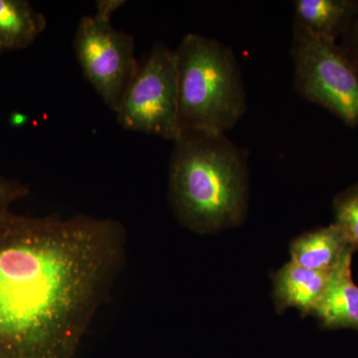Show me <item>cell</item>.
I'll list each match as a JSON object with an SVG mask.
<instances>
[{
    "mask_svg": "<svg viewBox=\"0 0 358 358\" xmlns=\"http://www.w3.org/2000/svg\"><path fill=\"white\" fill-rule=\"evenodd\" d=\"M127 246L115 219L0 209V358H75Z\"/></svg>",
    "mask_w": 358,
    "mask_h": 358,
    "instance_id": "6da1fadb",
    "label": "cell"
},
{
    "mask_svg": "<svg viewBox=\"0 0 358 358\" xmlns=\"http://www.w3.org/2000/svg\"><path fill=\"white\" fill-rule=\"evenodd\" d=\"M169 162V200L182 225L216 232L244 220L249 152L226 134L181 131Z\"/></svg>",
    "mask_w": 358,
    "mask_h": 358,
    "instance_id": "7a4b0ae2",
    "label": "cell"
},
{
    "mask_svg": "<svg viewBox=\"0 0 358 358\" xmlns=\"http://www.w3.org/2000/svg\"><path fill=\"white\" fill-rule=\"evenodd\" d=\"M174 56L181 131L226 134L248 109L234 52L217 40L189 33Z\"/></svg>",
    "mask_w": 358,
    "mask_h": 358,
    "instance_id": "3957f363",
    "label": "cell"
},
{
    "mask_svg": "<svg viewBox=\"0 0 358 358\" xmlns=\"http://www.w3.org/2000/svg\"><path fill=\"white\" fill-rule=\"evenodd\" d=\"M294 88L350 128L358 127V67L341 43L294 24Z\"/></svg>",
    "mask_w": 358,
    "mask_h": 358,
    "instance_id": "277c9868",
    "label": "cell"
},
{
    "mask_svg": "<svg viewBox=\"0 0 358 358\" xmlns=\"http://www.w3.org/2000/svg\"><path fill=\"white\" fill-rule=\"evenodd\" d=\"M120 126L176 141L179 124L178 77L174 51L157 42L129 83L119 109Z\"/></svg>",
    "mask_w": 358,
    "mask_h": 358,
    "instance_id": "5b68a950",
    "label": "cell"
},
{
    "mask_svg": "<svg viewBox=\"0 0 358 358\" xmlns=\"http://www.w3.org/2000/svg\"><path fill=\"white\" fill-rule=\"evenodd\" d=\"M74 50L84 76L113 112H117L140 63L131 34L95 16L80 20Z\"/></svg>",
    "mask_w": 358,
    "mask_h": 358,
    "instance_id": "8992f818",
    "label": "cell"
},
{
    "mask_svg": "<svg viewBox=\"0 0 358 358\" xmlns=\"http://www.w3.org/2000/svg\"><path fill=\"white\" fill-rule=\"evenodd\" d=\"M352 249L329 275L326 291L313 315L327 329H352L358 331V287L352 275Z\"/></svg>",
    "mask_w": 358,
    "mask_h": 358,
    "instance_id": "52a82bcc",
    "label": "cell"
},
{
    "mask_svg": "<svg viewBox=\"0 0 358 358\" xmlns=\"http://www.w3.org/2000/svg\"><path fill=\"white\" fill-rule=\"evenodd\" d=\"M331 272H319L289 262L273 275L275 306L278 313L298 308L303 317L313 315L324 294Z\"/></svg>",
    "mask_w": 358,
    "mask_h": 358,
    "instance_id": "ba28073f",
    "label": "cell"
},
{
    "mask_svg": "<svg viewBox=\"0 0 358 358\" xmlns=\"http://www.w3.org/2000/svg\"><path fill=\"white\" fill-rule=\"evenodd\" d=\"M294 6V24L338 42L358 16V0H296Z\"/></svg>",
    "mask_w": 358,
    "mask_h": 358,
    "instance_id": "9c48e42d",
    "label": "cell"
},
{
    "mask_svg": "<svg viewBox=\"0 0 358 358\" xmlns=\"http://www.w3.org/2000/svg\"><path fill=\"white\" fill-rule=\"evenodd\" d=\"M353 249L336 224L308 231L291 243L292 262L301 268L331 272L343 256Z\"/></svg>",
    "mask_w": 358,
    "mask_h": 358,
    "instance_id": "30bf717a",
    "label": "cell"
},
{
    "mask_svg": "<svg viewBox=\"0 0 358 358\" xmlns=\"http://www.w3.org/2000/svg\"><path fill=\"white\" fill-rule=\"evenodd\" d=\"M47 20L25 0H0V52L22 49L44 31Z\"/></svg>",
    "mask_w": 358,
    "mask_h": 358,
    "instance_id": "8fae6325",
    "label": "cell"
},
{
    "mask_svg": "<svg viewBox=\"0 0 358 358\" xmlns=\"http://www.w3.org/2000/svg\"><path fill=\"white\" fill-rule=\"evenodd\" d=\"M336 225L353 250L358 251V183L339 192L334 200Z\"/></svg>",
    "mask_w": 358,
    "mask_h": 358,
    "instance_id": "7c38bea8",
    "label": "cell"
},
{
    "mask_svg": "<svg viewBox=\"0 0 358 358\" xmlns=\"http://www.w3.org/2000/svg\"><path fill=\"white\" fill-rule=\"evenodd\" d=\"M29 186L14 179L0 176V209H9L11 204L29 194Z\"/></svg>",
    "mask_w": 358,
    "mask_h": 358,
    "instance_id": "4fadbf2b",
    "label": "cell"
},
{
    "mask_svg": "<svg viewBox=\"0 0 358 358\" xmlns=\"http://www.w3.org/2000/svg\"><path fill=\"white\" fill-rule=\"evenodd\" d=\"M341 44L358 67V16L355 18L350 29L341 38Z\"/></svg>",
    "mask_w": 358,
    "mask_h": 358,
    "instance_id": "5bb4252c",
    "label": "cell"
},
{
    "mask_svg": "<svg viewBox=\"0 0 358 358\" xmlns=\"http://www.w3.org/2000/svg\"><path fill=\"white\" fill-rule=\"evenodd\" d=\"M126 3L122 0H100L96 1V10L95 17L99 20L110 21L113 14L122 6Z\"/></svg>",
    "mask_w": 358,
    "mask_h": 358,
    "instance_id": "9a60e30c",
    "label": "cell"
}]
</instances>
